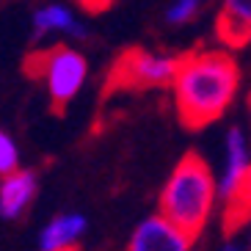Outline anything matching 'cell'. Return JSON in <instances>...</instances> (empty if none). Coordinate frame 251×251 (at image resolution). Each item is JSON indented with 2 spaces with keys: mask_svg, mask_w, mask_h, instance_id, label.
<instances>
[{
  "mask_svg": "<svg viewBox=\"0 0 251 251\" xmlns=\"http://www.w3.org/2000/svg\"><path fill=\"white\" fill-rule=\"evenodd\" d=\"M240 86V69L224 50H193L179 55L177 77L171 83L177 113L185 127L199 130L221 119Z\"/></svg>",
  "mask_w": 251,
  "mask_h": 251,
  "instance_id": "cell-1",
  "label": "cell"
},
{
  "mask_svg": "<svg viewBox=\"0 0 251 251\" xmlns=\"http://www.w3.org/2000/svg\"><path fill=\"white\" fill-rule=\"evenodd\" d=\"M218 201V182L207 160L196 152L185 155L169 174L160 193V215L196 240Z\"/></svg>",
  "mask_w": 251,
  "mask_h": 251,
  "instance_id": "cell-2",
  "label": "cell"
},
{
  "mask_svg": "<svg viewBox=\"0 0 251 251\" xmlns=\"http://www.w3.org/2000/svg\"><path fill=\"white\" fill-rule=\"evenodd\" d=\"M25 69H28V75L39 77L47 86V94H50L55 111H61L64 105L72 102L86 86V77H89L86 55L69 45H55L50 50H39L33 55H28Z\"/></svg>",
  "mask_w": 251,
  "mask_h": 251,
  "instance_id": "cell-3",
  "label": "cell"
},
{
  "mask_svg": "<svg viewBox=\"0 0 251 251\" xmlns=\"http://www.w3.org/2000/svg\"><path fill=\"white\" fill-rule=\"evenodd\" d=\"M251 171V147L249 138L240 127H232L226 133V149H224V171L218 182V199L224 201V224L226 229H237L246 224L243 215V196H246V182Z\"/></svg>",
  "mask_w": 251,
  "mask_h": 251,
  "instance_id": "cell-4",
  "label": "cell"
},
{
  "mask_svg": "<svg viewBox=\"0 0 251 251\" xmlns=\"http://www.w3.org/2000/svg\"><path fill=\"white\" fill-rule=\"evenodd\" d=\"M179 69V55L155 50H127L113 64L108 86L111 89H160L171 86Z\"/></svg>",
  "mask_w": 251,
  "mask_h": 251,
  "instance_id": "cell-5",
  "label": "cell"
},
{
  "mask_svg": "<svg viewBox=\"0 0 251 251\" xmlns=\"http://www.w3.org/2000/svg\"><path fill=\"white\" fill-rule=\"evenodd\" d=\"M191 249H193V237L185 235L182 229L174 226L160 213L144 218L127 240V251H191Z\"/></svg>",
  "mask_w": 251,
  "mask_h": 251,
  "instance_id": "cell-6",
  "label": "cell"
},
{
  "mask_svg": "<svg viewBox=\"0 0 251 251\" xmlns=\"http://www.w3.org/2000/svg\"><path fill=\"white\" fill-rule=\"evenodd\" d=\"M39 191V179L30 169H17L0 177V218L17 221L28 213Z\"/></svg>",
  "mask_w": 251,
  "mask_h": 251,
  "instance_id": "cell-7",
  "label": "cell"
},
{
  "mask_svg": "<svg viewBox=\"0 0 251 251\" xmlns=\"http://www.w3.org/2000/svg\"><path fill=\"white\" fill-rule=\"evenodd\" d=\"M215 30L226 47H243L251 42V0H221Z\"/></svg>",
  "mask_w": 251,
  "mask_h": 251,
  "instance_id": "cell-8",
  "label": "cell"
},
{
  "mask_svg": "<svg viewBox=\"0 0 251 251\" xmlns=\"http://www.w3.org/2000/svg\"><path fill=\"white\" fill-rule=\"evenodd\" d=\"M30 28H33L36 39L50 36V33H69V36H77V39L86 36L83 23L64 3H45V6H39L33 11V17H30Z\"/></svg>",
  "mask_w": 251,
  "mask_h": 251,
  "instance_id": "cell-9",
  "label": "cell"
},
{
  "mask_svg": "<svg viewBox=\"0 0 251 251\" xmlns=\"http://www.w3.org/2000/svg\"><path fill=\"white\" fill-rule=\"evenodd\" d=\"M86 232V215L61 213L39 235V251H72Z\"/></svg>",
  "mask_w": 251,
  "mask_h": 251,
  "instance_id": "cell-10",
  "label": "cell"
},
{
  "mask_svg": "<svg viewBox=\"0 0 251 251\" xmlns=\"http://www.w3.org/2000/svg\"><path fill=\"white\" fill-rule=\"evenodd\" d=\"M204 0H174L169 8H166V23L169 25H185L191 23L193 17L201 11Z\"/></svg>",
  "mask_w": 251,
  "mask_h": 251,
  "instance_id": "cell-11",
  "label": "cell"
},
{
  "mask_svg": "<svg viewBox=\"0 0 251 251\" xmlns=\"http://www.w3.org/2000/svg\"><path fill=\"white\" fill-rule=\"evenodd\" d=\"M17 169H20V149L6 130H0V177H6Z\"/></svg>",
  "mask_w": 251,
  "mask_h": 251,
  "instance_id": "cell-12",
  "label": "cell"
},
{
  "mask_svg": "<svg viewBox=\"0 0 251 251\" xmlns=\"http://www.w3.org/2000/svg\"><path fill=\"white\" fill-rule=\"evenodd\" d=\"M243 215H246V221L251 218V171H249V182H246V196H243Z\"/></svg>",
  "mask_w": 251,
  "mask_h": 251,
  "instance_id": "cell-13",
  "label": "cell"
},
{
  "mask_svg": "<svg viewBox=\"0 0 251 251\" xmlns=\"http://www.w3.org/2000/svg\"><path fill=\"white\" fill-rule=\"evenodd\" d=\"M218 251H249V249H246L243 243H237V240H229V243H224Z\"/></svg>",
  "mask_w": 251,
  "mask_h": 251,
  "instance_id": "cell-14",
  "label": "cell"
},
{
  "mask_svg": "<svg viewBox=\"0 0 251 251\" xmlns=\"http://www.w3.org/2000/svg\"><path fill=\"white\" fill-rule=\"evenodd\" d=\"M86 3H91V6H102L105 0H86Z\"/></svg>",
  "mask_w": 251,
  "mask_h": 251,
  "instance_id": "cell-15",
  "label": "cell"
},
{
  "mask_svg": "<svg viewBox=\"0 0 251 251\" xmlns=\"http://www.w3.org/2000/svg\"><path fill=\"white\" fill-rule=\"evenodd\" d=\"M249 251H251V237H249Z\"/></svg>",
  "mask_w": 251,
  "mask_h": 251,
  "instance_id": "cell-16",
  "label": "cell"
}]
</instances>
